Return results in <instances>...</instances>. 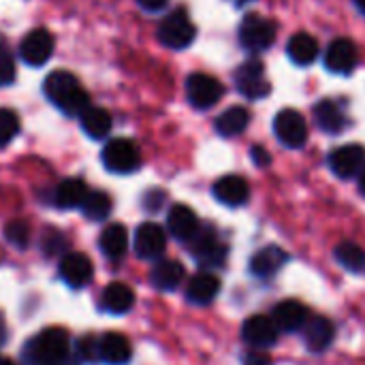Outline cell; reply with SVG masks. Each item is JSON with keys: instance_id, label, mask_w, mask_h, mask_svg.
I'll list each match as a JSON object with an SVG mask.
<instances>
[{"instance_id": "obj_45", "label": "cell", "mask_w": 365, "mask_h": 365, "mask_svg": "<svg viewBox=\"0 0 365 365\" xmlns=\"http://www.w3.org/2000/svg\"><path fill=\"white\" fill-rule=\"evenodd\" d=\"M237 4H244V2H248V0H235Z\"/></svg>"}, {"instance_id": "obj_3", "label": "cell", "mask_w": 365, "mask_h": 365, "mask_svg": "<svg viewBox=\"0 0 365 365\" xmlns=\"http://www.w3.org/2000/svg\"><path fill=\"white\" fill-rule=\"evenodd\" d=\"M197 36L195 24L184 9L171 11L158 26V41L169 49H186Z\"/></svg>"}, {"instance_id": "obj_10", "label": "cell", "mask_w": 365, "mask_h": 365, "mask_svg": "<svg viewBox=\"0 0 365 365\" xmlns=\"http://www.w3.org/2000/svg\"><path fill=\"white\" fill-rule=\"evenodd\" d=\"M329 167L342 180H351L359 175L365 169V148L353 143V145H342L334 150L329 154Z\"/></svg>"}, {"instance_id": "obj_43", "label": "cell", "mask_w": 365, "mask_h": 365, "mask_svg": "<svg viewBox=\"0 0 365 365\" xmlns=\"http://www.w3.org/2000/svg\"><path fill=\"white\" fill-rule=\"evenodd\" d=\"M353 2H355V6L365 15V0H353Z\"/></svg>"}, {"instance_id": "obj_1", "label": "cell", "mask_w": 365, "mask_h": 365, "mask_svg": "<svg viewBox=\"0 0 365 365\" xmlns=\"http://www.w3.org/2000/svg\"><path fill=\"white\" fill-rule=\"evenodd\" d=\"M45 96L66 115H81L90 105V94L79 86L77 77L66 71H53L43 83Z\"/></svg>"}, {"instance_id": "obj_4", "label": "cell", "mask_w": 365, "mask_h": 365, "mask_svg": "<svg viewBox=\"0 0 365 365\" xmlns=\"http://www.w3.org/2000/svg\"><path fill=\"white\" fill-rule=\"evenodd\" d=\"M103 165L111 173L126 175L141 167V152L130 139H111L103 148Z\"/></svg>"}, {"instance_id": "obj_27", "label": "cell", "mask_w": 365, "mask_h": 365, "mask_svg": "<svg viewBox=\"0 0 365 365\" xmlns=\"http://www.w3.org/2000/svg\"><path fill=\"white\" fill-rule=\"evenodd\" d=\"M98 244L107 259H111V261L122 259L128 250V233H126L124 225H109L107 229H103Z\"/></svg>"}, {"instance_id": "obj_19", "label": "cell", "mask_w": 365, "mask_h": 365, "mask_svg": "<svg viewBox=\"0 0 365 365\" xmlns=\"http://www.w3.org/2000/svg\"><path fill=\"white\" fill-rule=\"evenodd\" d=\"M214 197L222 203V205H229V207H240L248 201L250 197V188H248V182L240 175H225L220 178L214 188H212Z\"/></svg>"}, {"instance_id": "obj_31", "label": "cell", "mask_w": 365, "mask_h": 365, "mask_svg": "<svg viewBox=\"0 0 365 365\" xmlns=\"http://www.w3.org/2000/svg\"><path fill=\"white\" fill-rule=\"evenodd\" d=\"M336 261L344 267V269H349V272H353V274H361L365 272V250L361 246H357V244H353V242H342L338 248H336Z\"/></svg>"}, {"instance_id": "obj_6", "label": "cell", "mask_w": 365, "mask_h": 365, "mask_svg": "<svg viewBox=\"0 0 365 365\" xmlns=\"http://www.w3.org/2000/svg\"><path fill=\"white\" fill-rule=\"evenodd\" d=\"M233 77H235V86H237L240 94L250 101H259V98L267 96L272 90L265 79V66L259 60H248V62L240 64L235 68Z\"/></svg>"}, {"instance_id": "obj_13", "label": "cell", "mask_w": 365, "mask_h": 365, "mask_svg": "<svg viewBox=\"0 0 365 365\" xmlns=\"http://www.w3.org/2000/svg\"><path fill=\"white\" fill-rule=\"evenodd\" d=\"M278 334L280 331H278L276 323L272 321V317H263V314L250 317L242 327V338L259 351L274 346L278 340Z\"/></svg>"}, {"instance_id": "obj_18", "label": "cell", "mask_w": 365, "mask_h": 365, "mask_svg": "<svg viewBox=\"0 0 365 365\" xmlns=\"http://www.w3.org/2000/svg\"><path fill=\"white\" fill-rule=\"evenodd\" d=\"M133 357V349L126 336L109 331L98 338V359L107 365H126Z\"/></svg>"}, {"instance_id": "obj_40", "label": "cell", "mask_w": 365, "mask_h": 365, "mask_svg": "<svg viewBox=\"0 0 365 365\" xmlns=\"http://www.w3.org/2000/svg\"><path fill=\"white\" fill-rule=\"evenodd\" d=\"M137 4L148 13H158L167 6V0H137Z\"/></svg>"}, {"instance_id": "obj_29", "label": "cell", "mask_w": 365, "mask_h": 365, "mask_svg": "<svg viewBox=\"0 0 365 365\" xmlns=\"http://www.w3.org/2000/svg\"><path fill=\"white\" fill-rule=\"evenodd\" d=\"M250 124V111L246 107H231L216 118V130L222 137H237Z\"/></svg>"}, {"instance_id": "obj_20", "label": "cell", "mask_w": 365, "mask_h": 365, "mask_svg": "<svg viewBox=\"0 0 365 365\" xmlns=\"http://www.w3.org/2000/svg\"><path fill=\"white\" fill-rule=\"evenodd\" d=\"M304 340L306 346L312 353H323L336 338V327L329 319L325 317H312L308 319V323L304 325Z\"/></svg>"}, {"instance_id": "obj_39", "label": "cell", "mask_w": 365, "mask_h": 365, "mask_svg": "<svg viewBox=\"0 0 365 365\" xmlns=\"http://www.w3.org/2000/svg\"><path fill=\"white\" fill-rule=\"evenodd\" d=\"M244 365H269V357L263 351H252L244 357Z\"/></svg>"}, {"instance_id": "obj_42", "label": "cell", "mask_w": 365, "mask_h": 365, "mask_svg": "<svg viewBox=\"0 0 365 365\" xmlns=\"http://www.w3.org/2000/svg\"><path fill=\"white\" fill-rule=\"evenodd\" d=\"M6 338V327H4V321H2V317H0V342Z\"/></svg>"}, {"instance_id": "obj_2", "label": "cell", "mask_w": 365, "mask_h": 365, "mask_svg": "<svg viewBox=\"0 0 365 365\" xmlns=\"http://www.w3.org/2000/svg\"><path fill=\"white\" fill-rule=\"evenodd\" d=\"M68 355V334L60 327L38 331L24 346L26 365H60Z\"/></svg>"}, {"instance_id": "obj_7", "label": "cell", "mask_w": 365, "mask_h": 365, "mask_svg": "<svg viewBox=\"0 0 365 365\" xmlns=\"http://www.w3.org/2000/svg\"><path fill=\"white\" fill-rule=\"evenodd\" d=\"M274 133L278 141L291 150L304 148L308 141V124L306 118L295 109H282L274 120Z\"/></svg>"}, {"instance_id": "obj_44", "label": "cell", "mask_w": 365, "mask_h": 365, "mask_svg": "<svg viewBox=\"0 0 365 365\" xmlns=\"http://www.w3.org/2000/svg\"><path fill=\"white\" fill-rule=\"evenodd\" d=\"M0 365H15V361H11V359H4V357H0Z\"/></svg>"}, {"instance_id": "obj_24", "label": "cell", "mask_w": 365, "mask_h": 365, "mask_svg": "<svg viewBox=\"0 0 365 365\" xmlns=\"http://www.w3.org/2000/svg\"><path fill=\"white\" fill-rule=\"evenodd\" d=\"M101 306L109 314H126L135 306V293L130 291V287L122 282H111L103 291Z\"/></svg>"}, {"instance_id": "obj_30", "label": "cell", "mask_w": 365, "mask_h": 365, "mask_svg": "<svg viewBox=\"0 0 365 365\" xmlns=\"http://www.w3.org/2000/svg\"><path fill=\"white\" fill-rule=\"evenodd\" d=\"M79 118H81V128L92 139H105L111 133V115L103 107H88Z\"/></svg>"}, {"instance_id": "obj_17", "label": "cell", "mask_w": 365, "mask_h": 365, "mask_svg": "<svg viewBox=\"0 0 365 365\" xmlns=\"http://www.w3.org/2000/svg\"><path fill=\"white\" fill-rule=\"evenodd\" d=\"M310 319V312L304 304L295 302V299H289V302H280L274 312H272V321L276 323L278 331H284V334H293V331H302L304 325L308 323Z\"/></svg>"}, {"instance_id": "obj_23", "label": "cell", "mask_w": 365, "mask_h": 365, "mask_svg": "<svg viewBox=\"0 0 365 365\" xmlns=\"http://www.w3.org/2000/svg\"><path fill=\"white\" fill-rule=\"evenodd\" d=\"M314 120H317L319 128L329 133V135H338L346 126V118H344L342 107L336 101H331V98H323L321 103H317Z\"/></svg>"}, {"instance_id": "obj_21", "label": "cell", "mask_w": 365, "mask_h": 365, "mask_svg": "<svg viewBox=\"0 0 365 365\" xmlns=\"http://www.w3.org/2000/svg\"><path fill=\"white\" fill-rule=\"evenodd\" d=\"M287 259L289 257L284 250H280L278 246H267L250 259V272L261 280H269L282 269Z\"/></svg>"}, {"instance_id": "obj_5", "label": "cell", "mask_w": 365, "mask_h": 365, "mask_svg": "<svg viewBox=\"0 0 365 365\" xmlns=\"http://www.w3.org/2000/svg\"><path fill=\"white\" fill-rule=\"evenodd\" d=\"M276 41V24L263 15L250 13L240 24V43L244 49L259 53Z\"/></svg>"}, {"instance_id": "obj_36", "label": "cell", "mask_w": 365, "mask_h": 365, "mask_svg": "<svg viewBox=\"0 0 365 365\" xmlns=\"http://www.w3.org/2000/svg\"><path fill=\"white\" fill-rule=\"evenodd\" d=\"M77 353L79 357L90 364V361H98V338L94 336H83L79 342H77Z\"/></svg>"}, {"instance_id": "obj_9", "label": "cell", "mask_w": 365, "mask_h": 365, "mask_svg": "<svg viewBox=\"0 0 365 365\" xmlns=\"http://www.w3.org/2000/svg\"><path fill=\"white\" fill-rule=\"evenodd\" d=\"M53 34L45 28L30 30L19 43V56L30 66H43L53 53Z\"/></svg>"}, {"instance_id": "obj_38", "label": "cell", "mask_w": 365, "mask_h": 365, "mask_svg": "<svg viewBox=\"0 0 365 365\" xmlns=\"http://www.w3.org/2000/svg\"><path fill=\"white\" fill-rule=\"evenodd\" d=\"M163 201H165V192H160V190H152V192H148L145 195V199H143V203H145V207L148 210H158L160 205H163Z\"/></svg>"}, {"instance_id": "obj_26", "label": "cell", "mask_w": 365, "mask_h": 365, "mask_svg": "<svg viewBox=\"0 0 365 365\" xmlns=\"http://www.w3.org/2000/svg\"><path fill=\"white\" fill-rule=\"evenodd\" d=\"M287 51H289V58L299 64V66H308L317 60L319 56V43L312 34L308 32H297L291 36L289 45H287Z\"/></svg>"}, {"instance_id": "obj_22", "label": "cell", "mask_w": 365, "mask_h": 365, "mask_svg": "<svg viewBox=\"0 0 365 365\" xmlns=\"http://www.w3.org/2000/svg\"><path fill=\"white\" fill-rule=\"evenodd\" d=\"M220 293V280L218 276H214L212 272H201L197 274L186 289V297L190 304L197 306H207L216 299V295Z\"/></svg>"}, {"instance_id": "obj_34", "label": "cell", "mask_w": 365, "mask_h": 365, "mask_svg": "<svg viewBox=\"0 0 365 365\" xmlns=\"http://www.w3.org/2000/svg\"><path fill=\"white\" fill-rule=\"evenodd\" d=\"M19 133V118L11 109H0V145H6Z\"/></svg>"}, {"instance_id": "obj_16", "label": "cell", "mask_w": 365, "mask_h": 365, "mask_svg": "<svg viewBox=\"0 0 365 365\" xmlns=\"http://www.w3.org/2000/svg\"><path fill=\"white\" fill-rule=\"evenodd\" d=\"M167 229L180 242H192L199 235V218L188 205H173L167 214Z\"/></svg>"}, {"instance_id": "obj_37", "label": "cell", "mask_w": 365, "mask_h": 365, "mask_svg": "<svg viewBox=\"0 0 365 365\" xmlns=\"http://www.w3.org/2000/svg\"><path fill=\"white\" fill-rule=\"evenodd\" d=\"M250 154H252V160H255L257 167H267L272 163V156H269V152L263 145H255Z\"/></svg>"}, {"instance_id": "obj_33", "label": "cell", "mask_w": 365, "mask_h": 365, "mask_svg": "<svg viewBox=\"0 0 365 365\" xmlns=\"http://www.w3.org/2000/svg\"><path fill=\"white\" fill-rule=\"evenodd\" d=\"M4 237L9 244L17 246V248H26L30 242V225L21 218H15L11 222H6L4 227Z\"/></svg>"}, {"instance_id": "obj_41", "label": "cell", "mask_w": 365, "mask_h": 365, "mask_svg": "<svg viewBox=\"0 0 365 365\" xmlns=\"http://www.w3.org/2000/svg\"><path fill=\"white\" fill-rule=\"evenodd\" d=\"M359 190H361V195L365 197V169L359 173Z\"/></svg>"}, {"instance_id": "obj_14", "label": "cell", "mask_w": 365, "mask_h": 365, "mask_svg": "<svg viewBox=\"0 0 365 365\" xmlns=\"http://www.w3.org/2000/svg\"><path fill=\"white\" fill-rule=\"evenodd\" d=\"M357 47L349 38H336L325 51V66L331 73L349 75L357 66Z\"/></svg>"}, {"instance_id": "obj_25", "label": "cell", "mask_w": 365, "mask_h": 365, "mask_svg": "<svg viewBox=\"0 0 365 365\" xmlns=\"http://www.w3.org/2000/svg\"><path fill=\"white\" fill-rule=\"evenodd\" d=\"M184 276H186V272H184L182 263H178V261H160V263L154 265V269L150 274V280L160 291H175L182 284Z\"/></svg>"}, {"instance_id": "obj_28", "label": "cell", "mask_w": 365, "mask_h": 365, "mask_svg": "<svg viewBox=\"0 0 365 365\" xmlns=\"http://www.w3.org/2000/svg\"><path fill=\"white\" fill-rule=\"evenodd\" d=\"M88 197V188L83 184V180L79 178H68L64 182H60V186L56 188V205L62 210H73V207H81L83 201Z\"/></svg>"}, {"instance_id": "obj_8", "label": "cell", "mask_w": 365, "mask_h": 365, "mask_svg": "<svg viewBox=\"0 0 365 365\" xmlns=\"http://www.w3.org/2000/svg\"><path fill=\"white\" fill-rule=\"evenodd\" d=\"M222 83L205 73H195L186 79V96L192 107L210 109L222 98Z\"/></svg>"}, {"instance_id": "obj_35", "label": "cell", "mask_w": 365, "mask_h": 365, "mask_svg": "<svg viewBox=\"0 0 365 365\" xmlns=\"http://www.w3.org/2000/svg\"><path fill=\"white\" fill-rule=\"evenodd\" d=\"M15 79V62L11 51L0 45V86H9Z\"/></svg>"}, {"instance_id": "obj_11", "label": "cell", "mask_w": 365, "mask_h": 365, "mask_svg": "<svg viewBox=\"0 0 365 365\" xmlns=\"http://www.w3.org/2000/svg\"><path fill=\"white\" fill-rule=\"evenodd\" d=\"M165 248H167V235H165V229H160L158 225L143 222L135 231V252L139 259L156 261L163 257Z\"/></svg>"}, {"instance_id": "obj_15", "label": "cell", "mask_w": 365, "mask_h": 365, "mask_svg": "<svg viewBox=\"0 0 365 365\" xmlns=\"http://www.w3.org/2000/svg\"><path fill=\"white\" fill-rule=\"evenodd\" d=\"M60 278L73 287V289H81L86 287L90 280H92V274H94V267H92V261L81 255V252H71V255H64L62 261H60Z\"/></svg>"}, {"instance_id": "obj_12", "label": "cell", "mask_w": 365, "mask_h": 365, "mask_svg": "<svg viewBox=\"0 0 365 365\" xmlns=\"http://www.w3.org/2000/svg\"><path fill=\"white\" fill-rule=\"evenodd\" d=\"M192 257L201 267H220L227 259V246L214 231H199L192 240Z\"/></svg>"}, {"instance_id": "obj_32", "label": "cell", "mask_w": 365, "mask_h": 365, "mask_svg": "<svg viewBox=\"0 0 365 365\" xmlns=\"http://www.w3.org/2000/svg\"><path fill=\"white\" fill-rule=\"evenodd\" d=\"M111 197L107 195V192H103V190H92V192H88V197H86V201H83V205H81V210H83V214L90 218V220H105L107 216H109V212H111Z\"/></svg>"}]
</instances>
